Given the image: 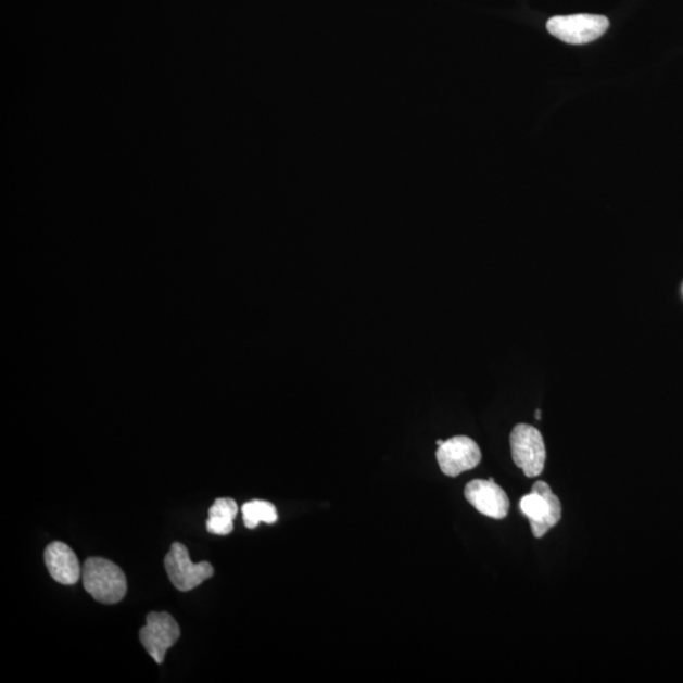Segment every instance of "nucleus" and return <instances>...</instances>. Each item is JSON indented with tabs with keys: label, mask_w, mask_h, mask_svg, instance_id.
<instances>
[{
	"label": "nucleus",
	"mask_w": 683,
	"mask_h": 683,
	"mask_svg": "<svg viewBox=\"0 0 683 683\" xmlns=\"http://www.w3.org/2000/svg\"><path fill=\"white\" fill-rule=\"evenodd\" d=\"M165 570L173 585L179 591H190L214 574L210 562H191L189 551L180 542L173 543L170 552L165 557Z\"/></svg>",
	"instance_id": "39448f33"
},
{
	"label": "nucleus",
	"mask_w": 683,
	"mask_h": 683,
	"mask_svg": "<svg viewBox=\"0 0 683 683\" xmlns=\"http://www.w3.org/2000/svg\"><path fill=\"white\" fill-rule=\"evenodd\" d=\"M520 510L531 523L535 539H542L562 517V505L547 482L536 481L532 493L520 501Z\"/></svg>",
	"instance_id": "f03ea898"
},
{
	"label": "nucleus",
	"mask_w": 683,
	"mask_h": 683,
	"mask_svg": "<svg viewBox=\"0 0 683 683\" xmlns=\"http://www.w3.org/2000/svg\"><path fill=\"white\" fill-rule=\"evenodd\" d=\"M465 497L483 516L502 520L508 516L510 502L494 479L473 480L465 488Z\"/></svg>",
	"instance_id": "6e6552de"
},
{
	"label": "nucleus",
	"mask_w": 683,
	"mask_h": 683,
	"mask_svg": "<svg viewBox=\"0 0 683 683\" xmlns=\"http://www.w3.org/2000/svg\"><path fill=\"white\" fill-rule=\"evenodd\" d=\"M45 564L51 578L61 585L72 586L81 579L83 567L79 559L63 542H52L46 547Z\"/></svg>",
	"instance_id": "1a4fd4ad"
},
{
	"label": "nucleus",
	"mask_w": 683,
	"mask_h": 683,
	"mask_svg": "<svg viewBox=\"0 0 683 683\" xmlns=\"http://www.w3.org/2000/svg\"><path fill=\"white\" fill-rule=\"evenodd\" d=\"M609 28V20L597 14L558 15L547 22V29L566 43L585 45L600 38Z\"/></svg>",
	"instance_id": "7ed1b4c3"
},
{
	"label": "nucleus",
	"mask_w": 683,
	"mask_h": 683,
	"mask_svg": "<svg viewBox=\"0 0 683 683\" xmlns=\"http://www.w3.org/2000/svg\"><path fill=\"white\" fill-rule=\"evenodd\" d=\"M244 526L255 529L260 523L275 524L278 521V511L274 504L263 501H252L242 506Z\"/></svg>",
	"instance_id": "9d476101"
},
{
	"label": "nucleus",
	"mask_w": 683,
	"mask_h": 683,
	"mask_svg": "<svg viewBox=\"0 0 683 683\" xmlns=\"http://www.w3.org/2000/svg\"><path fill=\"white\" fill-rule=\"evenodd\" d=\"M514 464L523 470L527 478H536L546 465V446L539 429L529 425H518L510 435Z\"/></svg>",
	"instance_id": "20e7f679"
},
{
	"label": "nucleus",
	"mask_w": 683,
	"mask_h": 683,
	"mask_svg": "<svg viewBox=\"0 0 683 683\" xmlns=\"http://www.w3.org/2000/svg\"><path fill=\"white\" fill-rule=\"evenodd\" d=\"M180 638V627L172 614L152 611L146 617L140 641L157 665L164 662L166 652Z\"/></svg>",
	"instance_id": "423d86ee"
},
{
	"label": "nucleus",
	"mask_w": 683,
	"mask_h": 683,
	"mask_svg": "<svg viewBox=\"0 0 683 683\" xmlns=\"http://www.w3.org/2000/svg\"><path fill=\"white\" fill-rule=\"evenodd\" d=\"M238 513V505L233 498L222 497L217 498L210 509V517H219L230 520H235Z\"/></svg>",
	"instance_id": "9b49d317"
},
{
	"label": "nucleus",
	"mask_w": 683,
	"mask_h": 683,
	"mask_svg": "<svg viewBox=\"0 0 683 683\" xmlns=\"http://www.w3.org/2000/svg\"><path fill=\"white\" fill-rule=\"evenodd\" d=\"M535 418L536 420H541V410H536Z\"/></svg>",
	"instance_id": "ddd939ff"
},
{
	"label": "nucleus",
	"mask_w": 683,
	"mask_h": 683,
	"mask_svg": "<svg viewBox=\"0 0 683 683\" xmlns=\"http://www.w3.org/2000/svg\"><path fill=\"white\" fill-rule=\"evenodd\" d=\"M206 529H208V532L212 534L228 535L233 532V520L210 517L208 520H206Z\"/></svg>",
	"instance_id": "f8f14e48"
},
{
	"label": "nucleus",
	"mask_w": 683,
	"mask_h": 683,
	"mask_svg": "<svg viewBox=\"0 0 683 683\" xmlns=\"http://www.w3.org/2000/svg\"><path fill=\"white\" fill-rule=\"evenodd\" d=\"M481 457L478 443L466 435L444 441L437 451L441 470L450 478H457L458 475L472 470L480 464Z\"/></svg>",
	"instance_id": "0eeeda50"
},
{
	"label": "nucleus",
	"mask_w": 683,
	"mask_h": 683,
	"mask_svg": "<svg viewBox=\"0 0 683 683\" xmlns=\"http://www.w3.org/2000/svg\"><path fill=\"white\" fill-rule=\"evenodd\" d=\"M84 589L96 602L112 605L127 594V578L121 567L101 557H90L83 566Z\"/></svg>",
	"instance_id": "f257e3e1"
}]
</instances>
